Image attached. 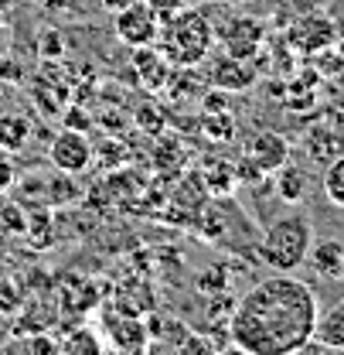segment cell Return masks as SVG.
<instances>
[{
	"instance_id": "6da1fadb",
	"label": "cell",
	"mask_w": 344,
	"mask_h": 355,
	"mask_svg": "<svg viewBox=\"0 0 344 355\" xmlns=\"http://www.w3.org/2000/svg\"><path fill=\"white\" fill-rule=\"evenodd\" d=\"M317 318V294L290 273H273L235 301L228 314V342L246 355L303 352Z\"/></svg>"
},
{
	"instance_id": "7a4b0ae2",
	"label": "cell",
	"mask_w": 344,
	"mask_h": 355,
	"mask_svg": "<svg viewBox=\"0 0 344 355\" xmlns=\"http://www.w3.org/2000/svg\"><path fill=\"white\" fill-rule=\"evenodd\" d=\"M310 246H314L310 219L300 216V212H287V216H280L276 222L266 225L256 253L269 270H276V273H293V270H300V266L307 263Z\"/></svg>"
},
{
	"instance_id": "3957f363",
	"label": "cell",
	"mask_w": 344,
	"mask_h": 355,
	"mask_svg": "<svg viewBox=\"0 0 344 355\" xmlns=\"http://www.w3.org/2000/svg\"><path fill=\"white\" fill-rule=\"evenodd\" d=\"M161 55L171 65H198L212 44H215V28L205 21L198 10H177L168 24H161Z\"/></svg>"
},
{
	"instance_id": "277c9868",
	"label": "cell",
	"mask_w": 344,
	"mask_h": 355,
	"mask_svg": "<svg viewBox=\"0 0 344 355\" xmlns=\"http://www.w3.org/2000/svg\"><path fill=\"white\" fill-rule=\"evenodd\" d=\"M116 35L129 48L154 44L161 35V10L147 0H129L123 10H116Z\"/></svg>"
},
{
	"instance_id": "5b68a950",
	"label": "cell",
	"mask_w": 344,
	"mask_h": 355,
	"mask_svg": "<svg viewBox=\"0 0 344 355\" xmlns=\"http://www.w3.org/2000/svg\"><path fill=\"white\" fill-rule=\"evenodd\" d=\"M48 161H51L55 171H65V175H82V171H89V164H92V144H89L86 130L62 127V130L51 137Z\"/></svg>"
},
{
	"instance_id": "8992f818",
	"label": "cell",
	"mask_w": 344,
	"mask_h": 355,
	"mask_svg": "<svg viewBox=\"0 0 344 355\" xmlns=\"http://www.w3.org/2000/svg\"><path fill=\"white\" fill-rule=\"evenodd\" d=\"M106 328V349H120V352H143L150 345V328L136 318V314H127V311H116V314H106L102 321Z\"/></svg>"
},
{
	"instance_id": "52a82bcc",
	"label": "cell",
	"mask_w": 344,
	"mask_h": 355,
	"mask_svg": "<svg viewBox=\"0 0 344 355\" xmlns=\"http://www.w3.org/2000/svg\"><path fill=\"white\" fill-rule=\"evenodd\" d=\"M253 164H256L262 175H273L276 168H283L287 161H290V144H287V137H280V133H256L253 140H249V154H246Z\"/></svg>"
},
{
	"instance_id": "ba28073f",
	"label": "cell",
	"mask_w": 344,
	"mask_h": 355,
	"mask_svg": "<svg viewBox=\"0 0 344 355\" xmlns=\"http://www.w3.org/2000/svg\"><path fill=\"white\" fill-rule=\"evenodd\" d=\"M218 38H221L225 48H228V55L246 58V55L256 51L259 38H262V28H259L253 17H235L228 28H218Z\"/></svg>"
},
{
	"instance_id": "9c48e42d",
	"label": "cell",
	"mask_w": 344,
	"mask_h": 355,
	"mask_svg": "<svg viewBox=\"0 0 344 355\" xmlns=\"http://www.w3.org/2000/svg\"><path fill=\"white\" fill-rule=\"evenodd\" d=\"M212 83L218 89H249L256 83V72L242 62V58H235V55H225L221 62L215 65V72H212Z\"/></svg>"
},
{
	"instance_id": "30bf717a",
	"label": "cell",
	"mask_w": 344,
	"mask_h": 355,
	"mask_svg": "<svg viewBox=\"0 0 344 355\" xmlns=\"http://www.w3.org/2000/svg\"><path fill=\"white\" fill-rule=\"evenodd\" d=\"M293 42L300 44L303 51H320L334 42V24L327 17H303L293 31Z\"/></svg>"
},
{
	"instance_id": "8fae6325",
	"label": "cell",
	"mask_w": 344,
	"mask_h": 355,
	"mask_svg": "<svg viewBox=\"0 0 344 355\" xmlns=\"http://www.w3.org/2000/svg\"><path fill=\"white\" fill-rule=\"evenodd\" d=\"M314 342H320V345L331 349V352H344V301L341 304H334L327 314L317 318Z\"/></svg>"
},
{
	"instance_id": "7c38bea8",
	"label": "cell",
	"mask_w": 344,
	"mask_h": 355,
	"mask_svg": "<svg viewBox=\"0 0 344 355\" xmlns=\"http://www.w3.org/2000/svg\"><path fill=\"white\" fill-rule=\"evenodd\" d=\"M28 137H31V116H24V113H3L0 116V150L17 154V150H24Z\"/></svg>"
},
{
	"instance_id": "4fadbf2b",
	"label": "cell",
	"mask_w": 344,
	"mask_h": 355,
	"mask_svg": "<svg viewBox=\"0 0 344 355\" xmlns=\"http://www.w3.org/2000/svg\"><path fill=\"white\" fill-rule=\"evenodd\" d=\"M307 260L314 263V270H317L320 277H341L344 273V246L341 243H334V239H327V243H314Z\"/></svg>"
},
{
	"instance_id": "5bb4252c",
	"label": "cell",
	"mask_w": 344,
	"mask_h": 355,
	"mask_svg": "<svg viewBox=\"0 0 344 355\" xmlns=\"http://www.w3.org/2000/svg\"><path fill=\"white\" fill-rule=\"evenodd\" d=\"M273 175H276V191H280L283 202H290V205L303 202V195H307V171H303V168L287 161V164L276 168Z\"/></svg>"
},
{
	"instance_id": "9a60e30c",
	"label": "cell",
	"mask_w": 344,
	"mask_h": 355,
	"mask_svg": "<svg viewBox=\"0 0 344 355\" xmlns=\"http://www.w3.org/2000/svg\"><path fill=\"white\" fill-rule=\"evenodd\" d=\"M307 154H310V157H317L320 164L334 161V157L341 154V133L327 130V127L310 130V137H307Z\"/></svg>"
},
{
	"instance_id": "2e32d148",
	"label": "cell",
	"mask_w": 344,
	"mask_h": 355,
	"mask_svg": "<svg viewBox=\"0 0 344 355\" xmlns=\"http://www.w3.org/2000/svg\"><path fill=\"white\" fill-rule=\"evenodd\" d=\"M324 195L327 202H334L338 209H344V150L327 161V171H324Z\"/></svg>"
},
{
	"instance_id": "e0dca14e",
	"label": "cell",
	"mask_w": 344,
	"mask_h": 355,
	"mask_svg": "<svg viewBox=\"0 0 344 355\" xmlns=\"http://www.w3.org/2000/svg\"><path fill=\"white\" fill-rule=\"evenodd\" d=\"M58 349H62V352H89V355H96V352H102V349H106V342L96 335V328H75L65 342H58Z\"/></svg>"
},
{
	"instance_id": "ac0fdd59",
	"label": "cell",
	"mask_w": 344,
	"mask_h": 355,
	"mask_svg": "<svg viewBox=\"0 0 344 355\" xmlns=\"http://www.w3.org/2000/svg\"><path fill=\"white\" fill-rule=\"evenodd\" d=\"M44 191H48V205H65V202H72V198H75V191H79L75 175L58 171L55 178H48V181H44Z\"/></svg>"
},
{
	"instance_id": "d6986e66",
	"label": "cell",
	"mask_w": 344,
	"mask_h": 355,
	"mask_svg": "<svg viewBox=\"0 0 344 355\" xmlns=\"http://www.w3.org/2000/svg\"><path fill=\"white\" fill-rule=\"evenodd\" d=\"M21 291H17V284L10 280V277H3L0 280V314H14V311L21 308Z\"/></svg>"
},
{
	"instance_id": "ffe728a7",
	"label": "cell",
	"mask_w": 344,
	"mask_h": 355,
	"mask_svg": "<svg viewBox=\"0 0 344 355\" xmlns=\"http://www.w3.org/2000/svg\"><path fill=\"white\" fill-rule=\"evenodd\" d=\"M205 130L212 133V140H232V133H235V120L221 110V120H205Z\"/></svg>"
},
{
	"instance_id": "44dd1931",
	"label": "cell",
	"mask_w": 344,
	"mask_h": 355,
	"mask_svg": "<svg viewBox=\"0 0 344 355\" xmlns=\"http://www.w3.org/2000/svg\"><path fill=\"white\" fill-rule=\"evenodd\" d=\"M62 48H65V44H62V38H58L55 31H48V35L42 38V55L44 58H58V55H62Z\"/></svg>"
},
{
	"instance_id": "7402d4cb",
	"label": "cell",
	"mask_w": 344,
	"mask_h": 355,
	"mask_svg": "<svg viewBox=\"0 0 344 355\" xmlns=\"http://www.w3.org/2000/svg\"><path fill=\"white\" fill-rule=\"evenodd\" d=\"M10 178H14V168H10V161H7V150H0V191L10 188Z\"/></svg>"
},
{
	"instance_id": "603a6c76",
	"label": "cell",
	"mask_w": 344,
	"mask_h": 355,
	"mask_svg": "<svg viewBox=\"0 0 344 355\" xmlns=\"http://www.w3.org/2000/svg\"><path fill=\"white\" fill-rule=\"evenodd\" d=\"M24 349H28V352H44V349L51 352V349H58V342H51V338H28Z\"/></svg>"
},
{
	"instance_id": "cb8c5ba5",
	"label": "cell",
	"mask_w": 344,
	"mask_h": 355,
	"mask_svg": "<svg viewBox=\"0 0 344 355\" xmlns=\"http://www.w3.org/2000/svg\"><path fill=\"white\" fill-rule=\"evenodd\" d=\"M102 3H106V10H123L129 0H102Z\"/></svg>"
},
{
	"instance_id": "d4e9b609",
	"label": "cell",
	"mask_w": 344,
	"mask_h": 355,
	"mask_svg": "<svg viewBox=\"0 0 344 355\" xmlns=\"http://www.w3.org/2000/svg\"><path fill=\"white\" fill-rule=\"evenodd\" d=\"M0 96H3V79H0Z\"/></svg>"
}]
</instances>
